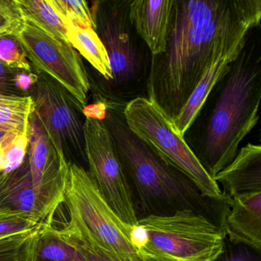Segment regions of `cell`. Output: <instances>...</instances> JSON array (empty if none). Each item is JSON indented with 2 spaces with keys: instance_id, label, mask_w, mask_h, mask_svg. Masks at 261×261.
<instances>
[{
  "instance_id": "23",
  "label": "cell",
  "mask_w": 261,
  "mask_h": 261,
  "mask_svg": "<svg viewBox=\"0 0 261 261\" xmlns=\"http://www.w3.org/2000/svg\"><path fill=\"white\" fill-rule=\"evenodd\" d=\"M0 62L16 69L35 70L14 36H0Z\"/></svg>"
},
{
  "instance_id": "24",
  "label": "cell",
  "mask_w": 261,
  "mask_h": 261,
  "mask_svg": "<svg viewBox=\"0 0 261 261\" xmlns=\"http://www.w3.org/2000/svg\"><path fill=\"white\" fill-rule=\"evenodd\" d=\"M56 236L72 246L87 261H111L97 247L80 234L64 225L61 228L51 227Z\"/></svg>"
},
{
  "instance_id": "25",
  "label": "cell",
  "mask_w": 261,
  "mask_h": 261,
  "mask_svg": "<svg viewBox=\"0 0 261 261\" xmlns=\"http://www.w3.org/2000/svg\"><path fill=\"white\" fill-rule=\"evenodd\" d=\"M25 22L16 0H0V36H15Z\"/></svg>"
},
{
  "instance_id": "19",
  "label": "cell",
  "mask_w": 261,
  "mask_h": 261,
  "mask_svg": "<svg viewBox=\"0 0 261 261\" xmlns=\"http://www.w3.org/2000/svg\"><path fill=\"white\" fill-rule=\"evenodd\" d=\"M51 227L45 225L35 240V260L87 261L72 246L56 236Z\"/></svg>"
},
{
  "instance_id": "27",
  "label": "cell",
  "mask_w": 261,
  "mask_h": 261,
  "mask_svg": "<svg viewBox=\"0 0 261 261\" xmlns=\"http://www.w3.org/2000/svg\"><path fill=\"white\" fill-rule=\"evenodd\" d=\"M45 224L25 215L0 218V238L34 230Z\"/></svg>"
},
{
  "instance_id": "13",
  "label": "cell",
  "mask_w": 261,
  "mask_h": 261,
  "mask_svg": "<svg viewBox=\"0 0 261 261\" xmlns=\"http://www.w3.org/2000/svg\"><path fill=\"white\" fill-rule=\"evenodd\" d=\"M224 233L232 244H243L261 252V192L230 199Z\"/></svg>"
},
{
  "instance_id": "15",
  "label": "cell",
  "mask_w": 261,
  "mask_h": 261,
  "mask_svg": "<svg viewBox=\"0 0 261 261\" xmlns=\"http://www.w3.org/2000/svg\"><path fill=\"white\" fill-rule=\"evenodd\" d=\"M247 37L238 41L228 51L223 53L206 71L192 95L189 97L184 108L172 119L178 134L184 137L186 133L193 124L211 91L217 83L224 79L229 72L232 64L238 59L247 45Z\"/></svg>"
},
{
  "instance_id": "1",
  "label": "cell",
  "mask_w": 261,
  "mask_h": 261,
  "mask_svg": "<svg viewBox=\"0 0 261 261\" xmlns=\"http://www.w3.org/2000/svg\"><path fill=\"white\" fill-rule=\"evenodd\" d=\"M260 19V0H173L166 50L149 62L147 98L173 119L212 64Z\"/></svg>"
},
{
  "instance_id": "32",
  "label": "cell",
  "mask_w": 261,
  "mask_h": 261,
  "mask_svg": "<svg viewBox=\"0 0 261 261\" xmlns=\"http://www.w3.org/2000/svg\"><path fill=\"white\" fill-rule=\"evenodd\" d=\"M6 174H1L0 173V183H1V181H3V179H4V177H5Z\"/></svg>"
},
{
  "instance_id": "7",
  "label": "cell",
  "mask_w": 261,
  "mask_h": 261,
  "mask_svg": "<svg viewBox=\"0 0 261 261\" xmlns=\"http://www.w3.org/2000/svg\"><path fill=\"white\" fill-rule=\"evenodd\" d=\"M15 37L35 71L53 79L85 109L91 82L82 56L62 42L25 21Z\"/></svg>"
},
{
  "instance_id": "17",
  "label": "cell",
  "mask_w": 261,
  "mask_h": 261,
  "mask_svg": "<svg viewBox=\"0 0 261 261\" xmlns=\"http://www.w3.org/2000/svg\"><path fill=\"white\" fill-rule=\"evenodd\" d=\"M67 36L71 46L85 58L108 82L113 79L111 64L103 42L91 27L67 25Z\"/></svg>"
},
{
  "instance_id": "12",
  "label": "cell",
  "mask_w": 261,
  "mask_h": 261,
  "mask_svg": "<svg viewBox=\"0 0 261 261\" xmlns=\"http://www.w3.org/2000/svg\"><path fill=\"white\" fill-rule=\"evenodd\" d=\"M172 6L173 0H133L128 3L129 22L152 56L166 50Z\"/></svg>"
},
{
  "instance_id": "31",
  "label": "cell",
  "mask_w": 261,
  "mask_h": 261,
  "mask_svg": "<svg viewBox=\"0 0 261 261\" xmlns=\"http://www.w3.org/2000/svg\"><path fill=\"white\" fill-rule=\"evenodd\" d=\"M7 133V131L1 130V129H0V141L2 140V139L4 138V136H5Z\"/></svg>"
},
{
  "instance_id": "10",
  "label": "cell",
  "mask_w": 261,
  "mask_h": 261,
  "mask_svg": "<svg viewBox=\"0 0 261 261\" xmlns=\"http://www.w3.org/2000/svg\"><path fill=\"white\" fill-rule=\"evenodd\" d=\"M39 79L31 97L34 112L59 152L71 161V156L86 162L83 109L53 79L38 72Z\"/></svg>"
},
{
  "instance_id": "8",
  "label": "cell",
  "mask_w": 261,
  "mask_h": 261,
  "mask_svg": "<svg viewBox=\"0 0 261 261\" xmlns=\"http://www.w3.org/2000/svg\"><path fill=\"white\" fill-rule=\"evenodd\" d=\"M84 134L88 172L119 218L136 225L139 218L130 186L105 122L85 117Z\"/></svg>"
},
{
  "instance_id": "33",
  "label": "cell",
  "mask_w": 261,
  "mask_h": 261,
  "mask_svg": "<svg viewBox=\"0 0 261 261\" xmlns=\"http://www.w3.org/2000/svg\"><path fill=\"white\" fill-rule=\"evenodd\" d=\"M33 261H36V260H35V259H34V260H33Z\"/></svg>"
},
{
  "instance_id": "21",
  "label": "cell",
  "mask_w": 261,
  "mask_h": 261,
  "mask_svg": "<svg viewBox=\"0 0 261 261\" xmlns=\"http://www.w3.org/2000/svg\"><path fill=\"white\" fill-rule=\"evenodd\" d=\"M27 134L10 131L0 141V173L8 174L20 167L27 159Z\"/></svg>"
},
{
  "instance_id": "11",
  "label": "cell",
  "mask_w": 261,
  "mask_h": 261,
  "mask_svg": "<svg viewBox=\"0 0 261 261\" xmlns=\"http://www.w3.org/2000/svg\"><path fill=\"white\" fill-rule=\"evenodd\" d=\"M27 134L33 187L51 225L56 211L65 201L69 161L56 149L34 111L30 115Z\"/></svg>"
},
{
  "instance_id": "9",
  "label": "cell",
  "mask_w": 261,
  "mask_h": 261,
  "mask_svg": "<svg viewBox=\"0 0 261 261\" xmlns=\"http://www.w3.org/2000/svg\"><path fill=\"white\" fill-rule=\"evenodd\" d=\"M129 1L95 2L91 10L95 31L109 58L113 79L108 83L117 90H126L137 83L143 71V56L136 31L128 16Z\"/></svg>"
},
{
  "instance_id": "4",
  "label": "cell",
  "mask_w": 261,
  "mask_h": 261,
  "mask_svg": "<svg viewBox=\"0 0 261 261\" xmlns=\"http://www.w3.org/2000/svg\"><path fill=\"white\" fill-rule=\"evenodd\" d=\"M225 238L216 223L192 210L141 217L133 230V244L145 261H215Z\"/></svg>"
},
{
  "instance_id": "22",
  "label": "cell",
  "mask_w": 261,
  "mask_h": 261,
  "mask_svg": "<svg viewBox=\"0 0 261 261\" xmlns=\"http://www.w3.org/2000/svg\"><path fill=\"white\" fill-rule=\"evenodd\" d=\"M65 27L69 25L80 27H91L95 30L94 18L91 8L86 1L74 0H49Z\"/></svg>"
},
{
  "instance_id": "16",
  "label": "cell",
  "mask_w": 261,
  "mask_h": 261,
  "mask_svg": "<svg viewBox=\"0 0 261 261\" xmlns=\"http://www.w3.org/2000/svg\"><path fill=\"white\" fill-rule=\"evenodd\" d=\"M10 208L49 225L45 211L33 187L28 157L16 170L6 174L0 183V209Z\"/></svg>"
},
{
  "instance_id": "5",
  "label": "cell",
  "mask_w": 261,
  "mask_h": 261,
  "mask_svg": "<svg viewBox=\"0 0 261 261\" xmlns=\"http://www.w3.org/2000/svg\"><path fill=\"white\" fill-rule=\"evenodd\" d=\"M65 226L95 245L111 261H145L133 244L130 225L119 218L84 166L69 161Z\"/></svg>"
},
{
  "instance_id": "29",
  "label": "cell",
  "mask_w": 261,
  "mask_h": 261,
  "mask_svg": "<svg viewBox=\"0 0 261 261\" xmlns=\"http://www.w3.org/2000/svg\"><path fill=\"white\" fill-rule=\"evenodd\" d=\"M108 106L103 100H97L94 105H87L83 110V114L86 118L103 120L106 117Z\"/></svg>"
},
{
  "instance_id": "14",
  "label": "cell",
  "mask_w": 261,
  "mask_h": 261,
  "mask_svg": "<svg viewBox=\"0 0 261 261\" xmlns=\"http://www.w3.org/2000/svg\"><path fill=\"white\" fill-rule=\"evenodd\" d=\"M229 199L238 195L261 192V146L248 143L238 150L233 161L215 175Z\"/></svg>"
},
{
  "instance_id": "28",
  "label": "cell",
  "mask_w": 261,
  "mask_h": 261,
  "mask_svg": "<svg viewBox=\"0 0 261 261\" xmlns=\"http://www.w3.org/2000/svg\"><path fill=\"white\" fill-rule=\"evenodd\" d=\"M17 71L0 62V94L23 97L16 85Z\"/></svg>"
},
{
  "instance_id": "26",
  "label": "cell",
  "mask_w": 261,
  "mask_h": 261,
  "mask_svg": "<svg viewBox=\"0 0 261 261\" xmlns=\"http://www.w3.org/2000/svg\"><path fill=\"white\" fill-rule=\"evenodd\" d=\"M215 261H261V252L243 244H232L225 238L221 254Z\"/></svg>"
},
{
  "instance_id": "3",
  "label": "cell",
  "mask_w": 261,
  "mask_h": 261,
  "mask_svg": "<svg viewBox=\"0 0 261 261\" xmlns=\"http://www.w3.org/2000/svg\"><path fill=\"white\" fill-rule=\"evenodd\" d=\"M245 47L224 77L201 141L200 161L213 178L233 161L259 120L260 59Z\"/></svg>"
},
{
  "instance_id": "2",
  "label": "cell",
  "mask_w": 261,
  "mask_h": 261,
  "mask_svg": "<svg viewBox=\"0 0 261 261\" xmlns=\"http://www.w3.org/2000/svg\"><path fill=\"white\" fill-rule=\"evenodd\" d=\"M123 111L120 112L117 106L108 108L103 121L124 168L137 215L139 210L141 212L140 218L192 210L205 215L224 230L230 204L203 196L189 177L131 132Z\"/></svg>"
},
{
  "instance_id": "6",
  "label": "cell",
  "mask_w": 261,
  "mask_h": 261,
  "mask_svg": "<svg viewBox=\"0 0 261 261\" xmlns=\"http://www.w3.org/2000/svg\"><path fill=\"white\" fill-rule=\"evenodd\" d=\"M128 128L169 164L189 177L209 199L230 204L221 187L209 175L184 137L178 134L172 119L147 97L128 101L123 111Z\"/></svg>"
},
{
  "instance_id": "30",
  "label": "cell",
  "mask_w": 261,
  "mask_h": 261,
  "mask_svg": "<svg viewBox=\"0 0 261 261\" xmlns=\"http://www.w3.org/2000/svg\"><path fill=\"white\" fill-rule=\"evenodd\" d=\"M0 261H7V251L1 241H0Z\"/></svg>"
},
{
  "instance_id": "20",
  "label": "cell",
  "mask_w": 261,
  "mask_h": 261,
  "mask_svg": "<svg viewBox=\"0 0 261 261\" xmlns=\"http://www.w3.org/2000/svg\"><path fill=\"white\" fill-rule=\"evenodd\" d=\"M33 111L31 97L0 94V129L27 134L29 120Z\"/></svg>"
},
{
  "instance_id": "18",
  "label": "cell",
  "mask_w": 261,
  "mask_h": 261,
  "mask_svg": "<svg viewBox=\"0 0 261 261\" xmlns=\"http://www.w3.org/2000/svg\"><path fill=\"white\" fill-rule=\"evenodd\" d=\"M24 19L53 37L68 42L67 29L49 0H16Z\"/></svg>"
}]
</instances>
